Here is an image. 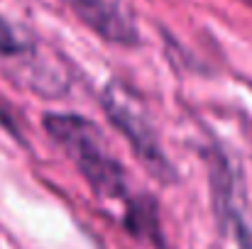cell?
<instances>
[{
  "label": "cell",
  "instance_id": "cell-1",
  "mask_svg": "<svg viewBox=\"0 0 252 249\" xmlns=\"http://www.w3.org/2000/svg\"><path fill=\"white\" fill-rule=\"evenodd\" d=\"M44 127L52 139L71 157L91 188L105 198H125L127 181L123 166L110 154L98 125L81 115H44Z\"/></svg>",
  "mask_w": 252,
  "mask_h": 249
},
{
  "label": "cell",
  "instance_id": "cell-5",
  "mask_svg": "<svg viewBox=\"0 0 252 249\" xmlns=\"http://www.w3.org/2000/svg\"><path fill=\"white\" fill-rule=\"evenodd\" d=\"M30 49V39L0 17V56H20Z\"/></svg>",
  "mask_w": 252,
  "mask_h": 249
},
{
  "label": "cell",
  "instance_id": "cell-2",
  "mask_svg": "<svg viewBox=\"0 0 252 249\" xmlns=\"http://www.w3.org/2000/svg\"><path fill=\"white\" fill-rule=\"evenodd\" d=\"M100 103H103L110 122L127 137L137 159L145 162L147 171L155 178L171 183L176 178V168L167 159V154L159 144V135L142 105V98L123 81H110L103 90Z\"/></svg>",
  "mask_w": 252,
  "mask_h": 249
},
{
  "label": "cell",
  "instance_id": "cell-3",
  "mask_svg": "<svg viewBox=\"0 0 252 249\" xmlns=\"http://www.w3.org/2000/svg\"><path fill=\"white\" fill-rule=\"evenodd\" d=\"M71 12L84 22L91 32L113 44L132 47L140 42L137 27L125 10L123 0H64Z\"/></svg>",
  "mask_w": 252,
  "mask_h": 249
},
{
  "label": "cell",
  "instance_id": "cell-4",
  "mask_svg": "<svg viewBox=\"0 0 252 249\" xmlns=\"http://www.w3.org/2000/svg\"><path fill=\"white\" fill-rule=\"evenodd\" d=\"M125 227L130 230V235H135L137 240H147L157 249H169L167 240L162 235L159 227V213H157V203L147 195L132 198L127 200V213H125Z\"/></svg>",
  "mask_w": 252,
  "mask_h": 249
}]
</instances>
